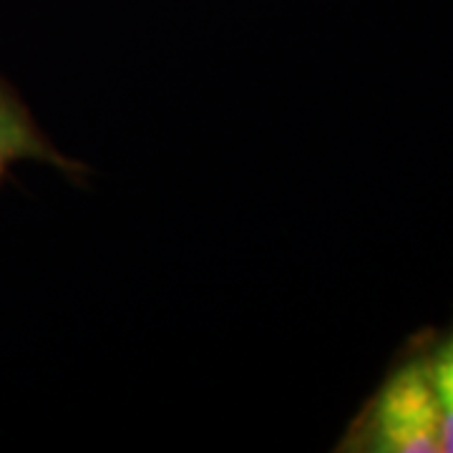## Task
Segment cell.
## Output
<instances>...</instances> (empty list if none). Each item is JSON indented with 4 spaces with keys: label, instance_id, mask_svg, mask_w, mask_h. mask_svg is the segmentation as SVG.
Segmentation results:
<instances>
[{
    "label": "cell",
    "instance_id": "obj_1",
    "mask_svg": "<svg viewBox=\"0 0 453 453\" xmlns=\"http://www.w3.org/2000/svg\"><path fill=\"white\" fill-rule=\"evenodd\" d=\"M365 446L380 453H441V408L428 357H413L386 380L368 416Z\"/></svg>",
    "mask_w": 453,
    "mask_h": 453
},
{
    "label": "cell",
    "instance_id": "obj_2",
    "mask_svg": "<svg viewBox=\"0 0 453 453\" xmlns=\"http://www.w3.org/2000/svg\"><path fill=\"white\" fill-rule=\"evenodd\" d=\"M20 162H35L56 166L65 174H86V166L64 157L50 139L35 124L28 106L20 101L11 83L0 79V181L8 177L11 166Z\"/></svg>",
    "mask_w": 453,
    "mask_h": 453
},
{
    "label": "cell",
    "instance_id": "obj_3",
    "mask_svg": "<svg viewBox=\"0 0 453 453\" xmlns=\"http://www.w3.org/2000/svg\"><path fill=\"white\" fill-rule=\"evenodd\" d=\"M428 368L441 408V446L453 453V333L428 357Z\"/></svg>",
    "mask_w": 453,
    "mask_h": 453
}]
</instances>
